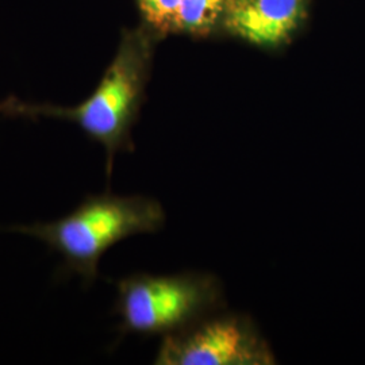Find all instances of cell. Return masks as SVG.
<instances>
[{
	"label": "cell",
	"mask_w": 365,
	"mask_h": 365,
	"mask_svg": "<svg viewBox=\"0 0 365 365\" xmlns=\"http://www.w3.org/2000/svg\"><path fill=\"white\" fill-rule=\"evenodd\" d=\"M232 0H182L176 29L196 31L211 26Z\"/></svg>",
	"instance_id": "obj_6"
},
{
	"label": "cell",
	"mask_w": 365,
	"mask_h": 365,
	"mask_svg": "<svg viewBox=\"0 0 365 365\" xmlns=\"http://www.w3.org/2000/svg\"><path fill=\"white\" fill-rule=\"evenodd\" d=\"M149 51L144 39L129 36L122 41L115 58L106 69L95 91L73 107L26 103L16 98L0 102V114L9 117L56 118L75 123L105 148L106 175L110 179L120 152H134L131 128L144 98Z\"/></svg>",
	"instance_id": "obj_1"
},
{
	"label": "cell",
	"mask_w": 365,
	"mask_h": 365,
	"mask_svg": "<svg viewBox=\"0 0 365 365\" xmlns=\"http://www.w3.org/2000/svg\"><path fill=\"white\" fill-rule=\"evenodd\" d=\"M304 16V0H232L226 26L261 46L282 43Z\"/></svg>",
	"instance_id": "obj_5"
},
{
	"label": "cell",
	"mask_w": 365,
	"mask_h": 365,
	"mask_svg": "<svg viewBox=\"0 0 365 365\" xmlns=\"http://www.w3.org/2000/svg\"><path fill=\"white\" fill-rule=\"evenodd\" d=\"M157 365H271L274 351L255 321L226 307L161 337Z\"/></svg>",
	"instance_id": "obj_4"
},
{
	"label": "cell",
	"mask_w": 365,
	"mask_h": 365,
	"mask_svg": "<svg viewBox=\"0 0 365 365\" xmlns=\"http://www.w3.org/2000/svg\"><path fill=\"white\" fill-rule=\"evenodd\" d=\"M161 203L143 195L87 196L76 209L56 221L13 226L10 232L29 235L58 253L64 271L91 286L102 256L115 244L137 235L157 233L165 225Z\"/></svg>",
	"instance_id": "obj_2"
},
{
	"label": "cell",
	"mask_w": 365,
	"mask_h": 365,
	"mask_svg": "<svg viewBox=\"0 0 365 365\" xmlns=\"http://www.w3.org/2000/svg\"><path fill=\"white\" fill-rule=\"evenodd\" d=\"M225 307L221 282L211 274H134L117 282L122 336L165 337Z\"/></svg>",
	"instance_id": "obj_3"
},
{
	"label": "cell",
	"mask_w": 365,
	"mask_h": 365,
	"mask_svg": "<svg viewBox=\"0 0 365 365\" xmlns=\"http://www.w3.org/2000/svg\"><path fill=\"white\" fill-rule=\"evenodd\" d=\"M145 19L158 30L176 29L182 0H138Z\"/></svg>",
	"instance_id": "obj_7"
}]
</instances>
